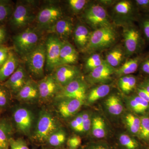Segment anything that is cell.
Returning a JSON list of instances; mask_svg holds the SVG:
<instances>
[{"label": "cell", "instance_id": "52a82bcc", "mask_svg": "<svg viewBox=\"0 0 149 149\" xmlns=\"http://www.w3.org/2000/svg\"><path fill=\"white\" fill-rule=\"evenodd\" d=\"M83 18L94 30L112 25L106 10L100 4H93L86 8Z\"/></svg>", "mask_w": 149, "mask_h": 149}, {"label": "cell", "instance_id": "ac0fdd59", "mask_svg": "<svg viewBox=\"0 0 149 149\" xmlns=\"http://www.w3.org/2000/svg\"><path fill=\"white\" fill-rule=\"evenodd\" d=\"M19 66V61L16 54L11 50L5 63L0 68V84L10 77Z\"/></svg>", "mask_w": 149, "mask_h": 149}, {"label": "cell", "instance_id": "9c48e42d", "mask_svg": "<svg viewBox=\"0 0 149 149\" xmlns=\"http://www.w3.org/2000/svg\"><path fill=\"white\" fill-rule=\"evenodd\" d=\"M61 41L55 35H50L45 44L46 69L54 71L60 64V56L62 44Z\"/></svg>", "mask_w": 149, "mask_h": 149}, {"label": "cell", "instance_id": "4fadbf2b", "mask_svg": "<svg viewBox=\"0 0 149 149\" xmlns=\"http://www.w3.org/2000/svg\"><path fill=\"white\" fill-rule=\"evenodd\" d=\"M37 85L40 97L44 100H49L56 96L62 88L56 81L53 75L43 77Z\"/></svg>", "mask_w": 149, "mask_h": 149}, {"label": "cell", "instance_id": "3957f363", "mask_svg": "<svg viewBox=\"0 0 149 149\" xmlns=\"http://www.w3.org/2000/svg\"><path fill=\"white\" fill-rule=\"evenodd\" d=\"M38 32V29L27 27L14 36V47L19 54L24 57L40 44Z\"/></svg>", "mask_w": 149, "mask_h": 149}, {"label": "cell", "instance_id": "60d3db41", "mask_svg": "<svg viewBox=\"0 0 149 149\" xmlns=\"http://www.w3.org/2000/svg\"><path fill=\"white\" fill-rule=\"evenodd\" d=\"M82 143V139L80 136H74L70 137L67 141L68 149H78Z\"/></svg>", "mask_w": 149, "mask_h": 149}, {"label": "cell", "instance_id": "e575fe53", "mask_svg": "<svg viewBox=\"0 0 149 149\" xmlns=\"http://www.w3.org/2000/svg\"><path fill=\"white\" fill-rule=\"evenodd\" d=\"M105 61L100 54L95 53L89 56L85 63V69L91 72Z\"/></svg>", "mask_w": 149, "mask_h": 149}, {"label": "cell", "instance_id": "603a6c76", "mask_svg": "<svg viewBox=\"0 0 149 149\" xmlns=\"http://www.w3.org/2000/svg\"><path fill=\"white\" fill-rule=\"evenodd\" d=\"M146 56L139 54L135 57L128 59L119 68L116 69L115 73L121 77L133 74L139 69Z\"/></svg>", "mask_w": 149, "mask_h": 149}, {"label": "cell", "instance_id": "ba28073f", "mask_svg": "<svg viewBox=\"0 0 149 149\" xmlns=\"http://www.w3.org/2000/svg\"><path fill=\"white\" fill-rule=\"evenodd\" d=\"M59 128L55 118L49 112H42L38 119L34 134V138L39 142L47 141L49 136Z\"/></svg>", "mask_w": 149, "mask_h": 149}, {"label": "cell", "instance_id": "277c9868", "mask_svg": "<svg viewBox=\"0 0 149 149\" xmlns=\"http://www.w3.org/2000/svg\"><path fill=\"white\" fill-rule=\"evenodd\" d=\"M123 27L125 56L129 57L134 54H140L146 42L141 29L134 24Z\"/></svg>", "mask_w": 149, "mask_h": 149}, {"label": "cell", "instance_id": "cb8c5ba5", "mask_svg": "<svg viewBox=\"0 0 149 149\" xmlns=\"http://www.w3.org/2000/svg\"><path fill=\"white\" fill-rule=\"evenodd\" d=\"M13 127L10 120L6 118L0 120V149H8L12 139Z\"/></svg>", "mask_w": 149, "mask_h": 149}, {"label": "cell", "instance_id": "db71d44e", "mask_svg": "<svg viewBox=\"0 0 149 149\" xmlns=\"http://www.w3.org/2000/svg\"><path fill=\"white\" fill-rule=\"evenodd\" d=\"M147 147H149V140L148 143V146H147Z\"/></svg>", "mask_w": 149, "mask_h": 149}, {"label": "cell", "instance_id": "bcb514c9", "mask_svg": "<svg viewBox=\"0 0 149 149\" xmlns=\"http://www.w3.org/2000/svg\"><path fill=\"white\" fill-rule=\"evenodd\" d=\"M10 50V48L6 46H0V68L7 59Z\"/></svg>", "mask_w": 149, "mask_h": 149}, {"label": "cell", "instance_id": "7402d4cb", "mask_svg": "<svg viewBox=\"0 0 149 149\" xmlns=\"http://www.w3.org/2000/svg\"><path fill=\"white\" fill-rule=\"evenodd\" d=\"M83 102V101L78 99H63L59 104V112L62 117L65 118L70 117L80 109Z\"/></svg>", "mask_w": 149, "mask_h": 149}, {"label": "cell", "instance_id": "816d5d0a", "mask_svg": "<svg viewBox=\"0 0 149 149\" xmlns=\"http://www.w3.org/2000/svg\"><path fill=\"white\" fill-rule=\"evenodd\" d=\"M99 2L100 3L101 5H105L107 6L115 4L116 3V1H111V0H103V1H99Z\"/></svg>", "mask_w": 149, "mask_h": 149}, {"label": "cell", "instance_id": "4316f807", "mask_svg": "<svg viewBox=\"0 0 149 149\" xmlns=\"http://www.w3.org/2000/svg\"><path fill=\"white\" fill-rule=\"evenodd\" d=\"M117 149H144L145 147L135 138L126 134H122L118 139Z\"/></svg>", "mask_w": 149, "mask_h": 149}, {"label": "cell", "instance_id": "f35d334b", "mask_svg": "<svg viewBox=\"0 0 149 149\" xmlns=\"http://www.w3.org/2000/svg\"><path fill=\"white\" fill-rule=\"evenodd\" d=\"M9 91L3 85H0V109L6 108L9 104Z\"/></svg>", "mask_w": 149, "mask_h": 149}, {"label": "cell", "instance_id": "11a10c76", "mask_svg": "<svg viewBox=\"0 0 149 149\" xmlns=\"http://www.w3.org/2000/svg\"><path fill=\"white\" fill-rule=\"evenodd\" d=\"M2 111V110L1 109H0V113H1V112Z\"/></svg>", "mask_w": 149, "mask_h": 149}, {"label": "cell", "instance_id": "8992f818", "mask_svg": "<svg viewBox=\"0 0 149 149\" xmlns=\"http://www.w3.org/2000/svg\"><path fill=\"white\" fill-rule=\"evenodd\" d=\"M36 17L30 4L19 3L11 15L10 24L14 30H24L34 21Z\"/></svg>", "mask_w": 149, "mask_h": 149}, {"label": "cell", "instance_id": "74e56055", "mask_svg": "<svg viewBox=\"0 0 149 149\" xmlns=\"http://www.w3.org/2000/svg\"><path fill=\"white\" fill-rule=\"evenodd\" d=\"M88 1L86 0H69L68 1L70 8L75 13H79L86 7Z\"/></svg>", "mask_w": 149, "mask_h": 149}, {"label": "cell", "instance_id": "681fc988", "mask_svg": "<svg viewBox=\"0 0 149 149\" xmlns=\"http://www.w3.org/2000/svg\"><path fill=\"white\" fill-rule=\"evenodd\" d=\"M138 87L142 88L149 93V77H147L139 83Z\"/></svg>", "mask_w": 149, "mask_h": 149}, {"label": "cell", "instance_id": "30bf717a", "mask_svg": "<svg viewBox=\"0 0 149 149\" xmlns=\"http://www.w3.org/2000/svg\"><path fill=\"white\" fill-rule=\"evenodd\" d=\"M63 13L58 6L51 5L45 7L36 17L38 30H49L58 20L62 18Z\"/></svg>", "mask_w": 149, "mask_h": 149}, {"label": "cell", "instance_id": "ffe728a7", "mask_svg": "<svg viewBox=\"0 0 149 149\" xmlns=\"http://www.w3.org/2000/svg\"><path fill=\"white\" fill-rule=\"evenodd\" d=\"M39 97L38 85L30 79H28L23 88L16 95V98L22 101H34Z\"/></svg>", "mask_w": 149, "mask_h": 149}, {"label": "cell", "instance_id": "d590c367", "mask_svg": "<svg viewBox=\"0 0 149 149\" xmlns=\"http://www.w3.org/2000/svg\"><path fill=\"white\" fill-rule=\"evenodd\" d=\"M13 12L12 6L9 1L0 0V24L11 16Z\"/></svg>", "mask_w": 149, "mask_h": 149}, {"label": "cell", "instance_id": "484cf974", "mask_svg": "<svg viewBox=\"0 0 149 149\" xmlns=\"http://www.w3.org/2000/svg\"><path fill=\"white\" fill-rule=\"evenodd\" d=\"M139 84L137 77L131 74L121 76L118 81L119 88L125 94H129L133 90H136Z\"/></svg>", "mask_w": 149, "mask_h": 149}, {"label": "cell", "instance_id": "d6a6232c", "mask_svg": "<svg viewBox=\"0 0 149 149\" xmlns=\"http://www.w3.org/2000/svg\"><path fill=\"white\" fill-rule=\"evenodd\" d=\"M140 118L141 126L138 137L148 145L149 140V116L144 115Z\"/></svg>", "mask_w": 149, "mask_h": 149}, {"label": "cell", "instance_id": "5b68a950", "mask_svg": "<svg viewBox=\"0 0 149 149\" xmlns=\"http://www.w3.org/2000/svg\"><path fill=\"white\" fill-rule=\"evenodd\" d=\"M23 58L29 72L34 77H43L46 64L45 44L40 43Z\"/></svg>", "mask_w": 149, "mask_h": 149}, {"label": "cell", "instance_id": "4dcf8cb0", "mask_svg": "<svg viewBox=\"0 0 149 149\" xmlns=\"http://www.w3.org/2000/svg\"><path fill=\"white\" fill-rule=\"evenodd\" d=\"M129 104L131 109L137 113H143L149 109V103L136 94L130 99Z\"/></svg>", "mask_w": 149, "mask_h": 149}, {"label": "cell", "instance_id": "e0dca14e", "mask_svg": "<svg viewBox=\"0 0 149 149\" xmlns=\"http://www.w3.org/2000/svg\"><path fill=\"white\" fill-rule=\"evenodd\" d=\"M116 68L108 64L105 60L102 64L91 71L88 79L92 83H98L109 80L114 74Z\"/></svg>", "mask_w": 149, "mask_h": 149}, {"label": "cell", "instance_id": "f907efd6", "mask_svg": "<svg viewBox=\"0 0 149 149\" xmlns=\"http://www.w3.org/2000/svg\"><path fill=\"white\" fill-rule=\"evenodd\" d=\"M6 36V31L5 27L0 25V46L4 42Z\"/></svg>", "mask_w": 149, "mask_h": 149}, {"label": "cell", "instance_id": "6da1fadb", "mask_svg": "<svg viewBox=\"0 0 149 149\" xmlns=\"http://www.w3.org/2000/svg\"><path fill=\"white\" fill-rule=\"evenodd\" d=\"M141 15L134 1L123 0L115 4L112 19L115 24L124 27L139 21Z\"/></svg>", "mask_w": 149, "mask_h": 149}, {"label": "cell", "instance_id": "836d02e7", "mask_svg": "<svg viewBox=\"0 0 149 149\" xmlns=\"http://www.w3.org/2000/svg\"><path fill=\"white\" fill-rule=\"evenodd\" d=\"M66 139V134L64 131L59 129L49 136L47 141L52 146L58 147L64 143Z\"/></svg>", "mask_w": 149, "mask_h": 149}, {"label": "cell", "instance_id": "c3c4849f", "mask_svg": "<svg viewBox=\"0 0 149 149\" xmlns=\"http://www.w3.org/2000/svg\"><path fill=\"white\" fill-rule=\"evenodd\" d=\"M136 94L140 96L149 103V93L142 88L137 87L136 89Z\"/></svg>", "mask_w": 149, "mask_h": 149}, {"label": "cell", "instance_id": "1f68e13d", "mask_svg": "<svg viewBox=\"0 0 149 149\" xmlns=\"http://www.w3.org/2000/svg\"><path fill=\"white\" fill-rule=\"evenodd\" d=\"M125 121L130 133L138 136L141 126V118L132 113H128L125 116Z\"/></svg>", "mask_w": 149, "mask_h": 149}, {"label": "cell", "instance_id": "5bb4252c", "mask_svg": "<svg viewBox=\"0 0 149 149\" xmlns=\"http://www.w3.org/2000/svg\"><path fill=\"white\" fill-rule=\"evenodd\" d=\"M54 77L59 85L64 87L79 77L80 71L72 65H64L58 66L54 70Z\"/></svg>", "mask_w": 149, "mask_h": 149}, {"label": "cell", "instance_id": "f546056e", "mask_svg": "<svg viewBox=\"0 0 149 149\" xmlns=\"http://www.w3.org/2000/svg\"><path fill=\"white\" fill-rule=\"evenodd\" d=\"M105 104L108 111L113 115H119L123 111L122 102L119 97L116 95L109 96L106 100Z\"/></svg>", "mask_w": 149, "mask_h": 149}, {"label": "cell", "instance_id": "7c38bea8", "mask_svg": "<svg viewBox=\"0 0 149 149\" xmlns=\"http://www.w3.org/2000/svg\"><path fill=\"white\" fill-rule=\"evenodd\" d=\"M13 117L18 131L25 135L29 134L34 121L32 112L25 108H18L14 111Z\"/></svg>", "mask_w": 149, "mask_h": 149}, {"label": "cell", "instance_id": "b9f144b4", "mask_svg": "<svg viewBox=\"0 0 149 149\" xmlns=\"http://www.w3.org/2000/svg\"><path fill=\"white\" fill-rule=\"evenodd\" d=\"M71 128L76 132H83V119L81 113L77 115L70 123Z\"/></svg>", "mask_w": 149, "mask_h": 149}, {"label": "cell", "instance_id": "ab89813d", "mask_svg": "<svg viewBox=\"0 0 149 149\" xmlns=\"http://www.w3.org/2000/svg\"><path fill=\"white\" fill-rule=\"evenodd\" d=\"M134 3L140 13H149V0H135Z\"/></svg>", "mask_w": 149, "mask_h": 149}, {"label": "cell", "instance_id": "83f0119b", "mask_svg": "<svg viewBox=\"0 0 149 149\" xmlns=\"http://www.w3.org/2000/svg\"><path fill=\"white\" fill-rule=\"evenodd\" d=\"M92 134L96 139H102L106 135V128L104 121L100 116H95L92 119L91 125Z\"/></svg>", "mask_w": 149, "mask_h": 149}, {"label": "cell", "instance_id": "7a4b0ae2", "mask_svg": "<svg viewBox=\"0 0 149 149\" xmlns=\"http://www.w3.org/2000/svg\"><path fill=\"white\" fill-rule=\"evenodd\" d=\"M117 38V33L112 25L94 30L91 32L86 52H93L109 48Z\"/></svg>", "mask_w": 149, "mask_h": 149}, {"label": "cell", "instance_id": "2e32d148", "mask_svg": "<svg viewBox=\"0 0 149 149\" xmlns=\"http://www.w3.org/2000/svg\"><path fill=\"white\" fill-rule=\"evenodd\" d=\"M73 22L70 19L61 18L54 24L49 31L54 33L61 41H66L74 31Z\"/></svg>", "mask_w": 149, "mask_h": 149}, {"label": "cell", "instance_id": "8d00e7d4", "mask_svg": "<svg viewBox=\"0 0 149 149\" xmlns=\"http://www.w3.org/2000/svg\"><path fill=\"white\" fill-rule=\"evenodd\" d=\"M140 29L146 42H149V13L141 15L139 21Z\"/></svg>", "mask_w": 149, "mask_h": 149}, {"label": "cell", "instance_id": "f5cc1de1", "mask_svg": "<svg viewBox=\"0 0 149 149\" xmlns=\"http://www.w3.org/2000/svg\"><path fill=\"white\" fill-rule=\"evenodd\" d=\"M144 149H149V147H145V148H144Z\"/></svg>", "mask_w": 149, "mask_h": 149}, {"label": "cell", "instance_id": "d6986e66", "mask_svg": "<svg viewBox=\"0 0 149 149\" xmlns=\"http://www.w3.org/2000/svg\"><path fill=\"white\" fill-rule=\"evenodd\" d=\"M74 44L79 50L86 51L91 32L87 26L82 24H78L74 27L73 31Z\"/></svg>", "mask_w": 149, "mask_h": 149}, {"label": "cell", "instance_id": "9a60e30c", "mask_svg": "<svg viewBox=\"0 0 149 149\" xmlns=\"http://www.w3.org/2000/svg\"><path fill=\"white\" fill-rule=\"evenodd\" d=\"M28 79L26 70L23 66L19 65L15 72L3 83V85L10 93L16 95L23 88Z\"/></svg>", "mask_w": 149, "mask_h": 149}, {"label": "cell", "instance_id": "8fae6325", "mask_svg": "<svg viewBox=\"0 0 149 149\" xmlns=\"http://www.w3.org/2000/svg\"><path fill=\"white\" fill-rule=\"evenodd\" d=\"M87 85L78 77L62 87L57 95L58 99H76L84 101L86 98Z\"/></svg>", "mask_w": 149, "mask_h": 149}, {"label": "cell", "instance_id": "7dc6e473", "mask_svg": "<svg viewBox=\"0 0 149 149\" xmlns=\"http://www.w3.org/2000/svg\"><path fill=\"white\" fill-rule=\"evenodd\" d=\"M142 73L149 77V54L146 56L139 68Z\"/></svg>", "mask_w": 149, "mask_h": 149}, {"label": "cell", "instance_id": "f1b7e54d", "mask_svg": "<svg viewBox=\"0 0 149 149\" xmlns=\"http://www.w3.org/2000/svg\"><path fill=\"white\" fill-rule=\"evenodd\" d=\"M110 90V86L107 84H103L93 88L88 94L87 98L88 102L93 103L106 97Z\"/></svg>", "mask_w": 149, "mask_h": 149}, {"label": "cell", "instance_id": "d4e9b609", "mask_svg": "<svg viewBox=\"0 0 149 149\" xmlns=\"http://www.w3.org/2000/svg\"><path fill=\"white\" fill-rule=\"evenodd\" d=\"M125 56L124 49L117 46L107 53L105 60L108 64L116 68L122 63Z\"/></svg>", "mask_w": 149, "mask_h": 149}, {"label": "cell", "instance_id": "44dd1931", "mask_svg": "<svg viewBox=\"0 0 149 149\" xmlns=\"http://www.w3.org/2000/svg\"><path fill=\"white\" fill-rule=\"evenodd\" d=\"M79 54L74 46L67 41H63L60 56V65L76 63Z\"/></svg>", "mask_w": 149, "mask_h": 149}, {"label": "cell", "instance_id": "f6af8a7d", "mask_svg": "<svg viewBox=\"0 0 149 149\" xmlns=\"http://www.w3.org/2000/svg\"><path fill=\"white\" fill-rule=\"evenodd\" d=\"M9 147L10 149H29L26 143L19 139H11Z\"/></svg>", "mask_w": 149, "mask_h": 149}, {"label": "cell", "instance_id": "7bdbcfd3", "mask_svg": "<svg viewBox=\"0 0 149 149\" xmlns=\"http://www.w3.org/2000/svg\"><path fill=\"white\" fill-rule=\"evenodd\" d=\"M81 114L83 119V132L87 133L91 128L92 119L91 116L88 112H84Z\"/></svg>", "mask_w": 149, "mask_h": 149}, {"label": "cell", "instance_id": "ee69618b", "mask_svg": "<svg viewBox=\"0 0 149 149\" xmlns=\"http://www.w3.org/2000/svg\"><path fill=\"white\" fill-rule=\"evenodd\" d=\"M84 149H116L105 143L93 142L88 144Z\"/></svg>", "mask_w": 149, "mask_h": 149}]
</instances>
